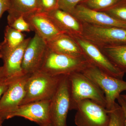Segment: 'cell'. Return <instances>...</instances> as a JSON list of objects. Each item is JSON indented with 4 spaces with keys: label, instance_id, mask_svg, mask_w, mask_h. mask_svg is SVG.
<instances>
[{
    "label": "cell",
    "instance_id": "ac0fdd59",
    "mask_svg": "<svg viewBox=\"0 0 126 126\" xmlns=\"http://www.w3.org/2000/svg\"><path fill=\"white\" fill-rule=\"evenodd\" d=\"M99 48L117 68L124 73H126V44Z\"/></svg>",
    "mask_w": 126,
    "mask_h": 126
},
{
    "label": "cell",
    "instance_id": "8fae6325",
    "mask_svg": "<svg viewBox=\"0 0 126 126\" xmlns=\"http://www.w3.org/2000/svg\"><path fill=\"white\" fill-rule=\"evenodd\" d=\"M50 100L32 102L19 106L7 117V119L15 117L24 118L40 126L51 123L50 115Z\"/></svg>",
    "mask_w": 126,
    "mask_h": 126
},
{
    "label": "cell",
    "instance_id": "6da1fadb",
    "mask_svg": "<svg viewBox=\"0 0 126 126\" xmlns=\"http://www.w3.org/2000/svg\"><path fill=\"white\" fill-rule=\"evenodd\" d=\"M70 90V110H76L79 102L90 99L106 108L104 93L92 79L82 72L68 76Z\"/></svg>",
    "mask_w": 126,
    "mask_h": 126
},
{
    "label": "cell",
    "instance_id": "30bf717a",
    "mask_svg": "<svg viewBox=\"0 0 126 126\" xmlns=\"http://www.w3.org/2000/svg\"><path fill=\"white\" fill-rule=\"evenodd\" d=\"M30 74L25 75L13 82L0 100V116L5 120L18 108L26 94V84Z\"/></svg>",
    "mask_w": 126,
    "mask_h": 126
},
{
    "label": "cell",
    "instance_id": "9c48e42d",
    "mask_svg": "<svg viewBox=\"0 0 126 126\" xmlns=\"http://www.w3.org/2000/svg\"><path fill=\"white\" fill-rule=\"evenodd\" d=\"M46 41L36 33L31 38L25 50L21 64L25 75L31 74L39 69L47 51Z\"/></svg>",
    "mask_w": 126,
    "mask_h": 126
},
{
    "label": "cell",
    "instance_id": "5bb4252c",
    "mask_svg": "<svg viewBox=\"0 0 126 126\" xmlns=\"http://www.w3.org/2000/svg\"><path fill=\"white\" fill-rule=\"evenodd\" d=\"M31 38L26 39L20 46L16 49L0 54L3 62L4 77H19L25 75L22 72L21 64L24 53Z\"/></svg>",
    "mask_w": 126,
    "mask_h": 126
},
{
    "label": "cell",
    "instance_id": "d6986e66",
    "mask_svg": "<svg viewBox=\"0 0 126 126\" xmlns=\"http://www.w3.org/2000/svg\"><path fill=\"white\" fill-rule=\"evenodd\" d=\"M24 34L7 25L4 32V40L0 43V54L10 52L17 48L23 43Z\"/></svg>",
    "mask_w": 126,
    "mask_h": 126
},
{
    "label": "cell",
    "instance_id": "4316f807",
    "mask_svg": "<svg viewBox=\"0 0 126 126\" xmlns=\"http://www.w3.org/2000/svg\"><path fill=\"white\" fill-rule=\"evenodd\" d=\"M11 0H0V19L5 12L10 8Z\"/></svg>",
    "mask_w": 126,
    "mask_h": 126
},
{
    "label": "cell",
    "instance_id": "ba28073f",
    "mask_svg": "<svg viewBox=\"0 0 126 126\" xmlns=\"http://www.w3.org/2000/svg\"><path fill=\"white\" fill-rule=\"evenodd\" d=\"M73 38L91 64L110 76L123 79L125 73L117 68L97 46L81 36Z\"/></svg>",
    "mask_w": 126,
    "mask_h": 126
},
{
    "label": "cell",
    "instance_id": "52a82bcc",
    "mask_svg": "<svg viewBox=\"0 0 126 126\" xmlns=\"http://www.w3.org/2000/svg\"><path fill=\"white\" fill-rule=\"evenodd\" d=\"M70 106L68 77L63 76L50 100V115L52 126H67V117Z\"/></svg>",
    "mask_w": 126,
    "mask_h": 126
},
{
    "label": "cell",
    "instance_id": "ffe728a7",
    "mask_svg": "<svg viewBox=\"0 0 126 126\" xmlns=\"http://www.w3.org/2000/svg\"><path fill=\"white\" fill-rule=\"evenodd\" d=\"M123 0H85L82 4L94 10L103 11L122 2Z\"/></svg>",
    "mask_w": 126,
    "mask_h": 126
},
{
    "label": "cell",
    "instance_id": "603a6c76",
    "mask_svg": "<svg viewBox=\"0 0 126 126\" xmlns=\"http://www.w3.org/2000/svg\"><path fill=\"white\" fill-rule=\"evenodd\" d=\"M7 22L9 26L20 32H29L32 31L29 24L24 16H20Z\"/></svg>",
    "mask_w": 126,
    "mask_h": 126
},
{
    "label": "cell",
    "instance_id": "f546056e",
    "mask_svg": "<svg viewBox=\"0 0 126 126\" xmlns=\"http://www.w3.org/2000/svg\"><path fill=\"white\" fill-rule=\"evenodd\" d=\"M4 120L5 119L1 116H0V126H3L2 124Z\"/></svg>",
    "mask_w": 126,
    "mask_h": 126
},
{
    "label": "cell",
    "instance_id": "5b68a950",
    "mask_svg": "<svg viewBox=\"0 0 126 126\" xmlns=\"http://www.w3.org/2000/svg\"><path fill=\"white\" fill-rule=\"evenodd\" d=\"M82 24V33L81 37L98 48L126 44V29Z\"/></svg>",
    "mask_w": 126,
    "mask_h": 126
},
{
    "label": "cell",
    "instance_id": "7c38bea8",
    "mask_svg": "<svg viewBox=\"0 0 126 126\" xmlns=\"http://www.w3.org/2000/svg\"><path fill=\"white\" fill-rule=\"evenodd\" d=\"M71 14L81 23L102 27L126 29V23L116 19L103 11L92 10L82 4L78 5Z\"/></svg>",
    "mask_w": 126,
    "mask_h": 126
},
{
    "label": "cell",
    "instance_id": "83f0119b",
    "mask_svg": "<svg viewBox=\"0 0 126 126\" xmlns=\"http://www.w3.org/2000/svg\"><path fill=\"white\" fill-rule=\"evenodd\" d=\"M117 100L124 112L125 117V126H126V100L123 98L121 95Z\"/></svg>",
    "mask_w": 126,
    "mask_h": 126
},
{
    "label": "cell",
    "instance_id": "4fadbf2b",
    "mask_svg": "<svg viewBox=\"0 0 126 126\" xmlns=\"http://www.w3.org/2000/svg\"><path fill=\"white\" fill-rule=\"evenodd\" d=\"M24 17L29 24L32 31H35L46 41L65 34L45 13L36 11Z\"/></svg>",
    "mask_w": 126,
    "mask_h": 126
},
{
    "label": "cell",
    "instance_id": "7402d4cb",
    "mask_svg": "<svg viewBox=\"0 0 126 126\" xmlns=\"http://www.w3.org/2000/svg\"><path fill=\"white\" fill-rule=\"evenodd\" d=\"M121 2L101 11L105 12L117 20L126 23V4H122Z\"/></svg>",
    "mask_w": 126,
    "mask_h": 126
},
{
    "label": "cell",
    "instance_id": "277c9868",
    "mask_svg": "<svg viewBox=\"0 0 126 126\" xmlns=\"http://www.w3.org/2000/svg\"><path fill=\"white\" fill-rule=\"evenodd\" d=\"M82 73L94 81L104 93L106 109L109 111L114 109L117 103L116 100L122 92L126 90V81L110 76L91 64Z\"/></svg>",
    "mask_w": 126,
    "mask_h": 126
},
{
    "label": "cell",
    "instance_id": "44dd1931",
    "mask_svg": "<svg viewBox=\"0 0 126 126\" xmlns=\"http://www.w3.org/2000/svg\"><path fill=\"white\" fill-rule=\"evenodd\" d=\"M110 122L108 126H125L124 112L118 103L114 109L110 111Z\"/></svg>",
    "mask_w": 126,
    "mask_h": 126
},
{
    "label": "cell",
    "instance_id": "8992f818",
    "mask_svg": "<svg viewBox=\"0 0 126 126\" xmlns=\"http://www.w3.org/2000/svg\"><path fill=\"white\" fill-rule=\"evenodd\" d=\"M75 123L77 126H108L110 111L96 102L86 99L77 106Z\"/></svg>",
    "mask_w": 126,
    "mask_h": 126
},
{
    "label": "cell",
    "instance_id": "9a60e30c",
    "mask_svg": "<svg viewBox=\"0 0 126 126\" xmlns=\"http://www.w3.org/2000/svg\"><path fill=\"white\" fill-rule=\"evenodd\" d=\"M45 14L64 33L72 37L82 35V23L72 14L59 9Z\"/></svg>",
    "mask_w": 126,
    "mask_h": 126
},
{
    "label": "cell",
    "instance_id": "d4e9b609",
    "mask_svg": "<svg viewBox=\"0 0 126 126\" xmlns=\"http://www.w3.org/2000/svg\"><path fill=\"white\" fill-rule=\"evenodd\" d=\"M85 0H58V9L70 14L77 6Z\"/></svg>",
    "mask_w": 126,
    "mask_h": 126
},
{
    "label": "cell",
    "instance_id": "1f68e13d",
    "mask_svg": "<svg viewBox=\"0 0 126 126\" xmlns=\"http://www.w3.org/2000/svg\"><path fill=\"white\" fill-rule=\"evenodd\" d=\"M45 126H52V124H51V123H50V124Z\"/></svg>",
    "mask_w": 126,
    "mask_h": 126
},
{
    "label": "cell",
    "instance_id": "7a4b0ae2",
    "mask_svg": "<svg viewBox=\"0 0 126 126\" xmlns=\"http://www.w3.org/2000/svg\"><path fill=\"white\" fill-rule=\"evenodd\" d=\"M63 76H52L40 70L30 74L26 84L25 95L20 105L51 100Z\"/></svg>",
    "mask_w": 126,
    "mask_h": 126
},
{
    "label": "cell",
    "instance_id": "f1b7e54d",
    "mask_svg": "<svg viewBox=\"0 0 126 126\" xmlns=\"http://www.w3.org/2000/svg\"><path fill=\"white\" fill-rule=\"evenodd\" d=\"M4 77V69L3 66L0 67V79Z\"/></svg>",
    "mask_w": 126,
    "mask_h": 126
},
{
    "label": "cell",
    "instance_id": "2e32d148",
    "mask_svg": "<svg viewBox=\"0 0 126 126\" xmlns=\"http://www.w3.org/2000/svg\"><path fill=\"white\" fill-rule=\"evenodd\" d=\"M46 42L48 48L53 52L74 58H85L75 40L67 34H62Z\"/></svg>",
    "mask_w": 126,
    "mask_h": 126
},
{
    "label": "cell",
    "instance_id": "e0dca14e",
    "mask_svg": "<svg viewBox=\"0 0 126 126\" xmlns=\"http://www.w3.org/2000/svg\"><path fill=\"white\" fill-rule=\"evenodd\" d=\"M37 0H11L7 21L38 11Z\"/></svg>",
    "mask_w": 126,
    "mask_h": 126
},
{
    "label": "cell",
    "instance_id": "4dcf8cb0",
    "mask_svg": "<svg viewBox=\"0 0 126 126\" xmlns=\"http://www.w3.org/2000/svg\"><path fill=\"white\" fill-rule=\"evenodd\" d=\"M121 96L126 100V94H121Z\"/></svg>",
    "mask_w": 126,
    "mask_h": 126
},
{
    "label": "cell",
    "instance_id": "484cf974",
    "mask_svg": "<svg viewBox=\"0 0 126 126\" xmlns=\"http://www.w3.org/2000/svg\"><path fill=\"white\" fill-rule=\"evenodd\" d=\"M22 76L12 78L4 77L0 79V100L2 95L7 90L10 85L14 81Z\"/></svg>",
    "mask_w": 126,
    "mask_h": 126
},
{
    "label": "cell",
    "instance_id": "cb8c5ba5",
    "mask_svg": "<svg viewBox=\"0 0 126 126\" xmlns=\"http://www.w3.org/2000/svg\"><path fill=\"white\" fill-rule=\"evenodd\" d=\"M37 0L39 12L47 14L58 9V0Z\"/></svg>",
    "mask_w": 126,
    "mask_h": 126
},
{
    "label": "cell",
    "instance_id": "3957f363",
    "mask_svg": "<svg viewBox=\"0 0 126 126\" xmlns=\"http://www.w3.org/2000/svg\"><path fill=\"white\" fill-rule=\"evenodd\" d=\"M90 64L85 58H74L61 54L48 47L39 70L52 76H69L82 72Z\"/></svg>",
    "mask_w": 126,
    "mask_h": 126
}]
</instances>
